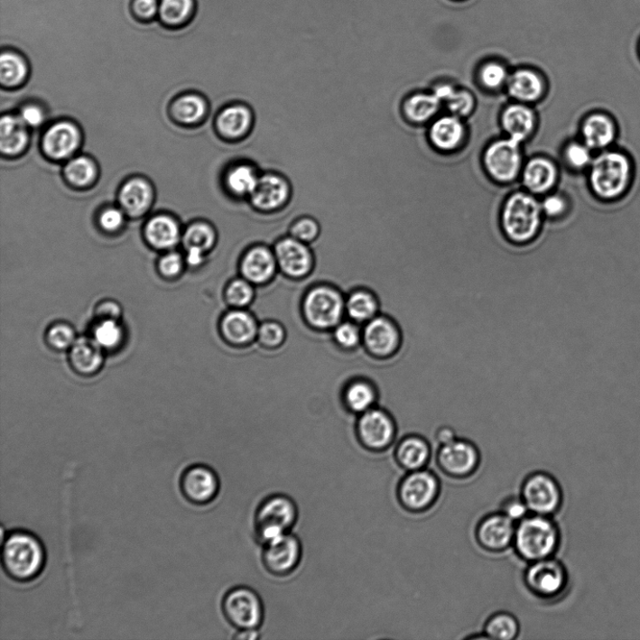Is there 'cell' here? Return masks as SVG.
<instances>
[{
	"mask_svg": "<svg viewBox=\"0 0 640 640\" xmlns=\"http://www.w3.org/2000/svg\"><path fill=\"white\" fill-rule=\"evenodd\" d=\"M2 564L12 580L19 583L35 580L46 564V551L42 540L27 530L10 531L2 547Z\"/></svg>",
	"mask_w": 640,
	"mask_h": 640,
	"instance_id": "obj_1",
	"label": "cell"
},
{
	"mask_svg": "<svg viewBox=\"0 0 640 640\" xmlns=\"http://www.w3.org/2000/svg\"><path fill=\"white\" fill-rule=\"evenodd\" d=\"M561 532L551 516L529 514L516 524L513 547L528 563L554 557Z\"/></svg>",
	"mask_w": 640,
	"mask_h": 640,
	"instance_id": "obj_2",
	"label": "cell"
},
{
	"mask_svg": "<svg viewBox=\"0 0 640 640\" xmlns=\"http://www.w3.org/2000/svg\"><path fill=\"white\" fill-rule=\"evenodd\" d=\"M543 208L534 197L526 192H516L509 197L502 213V229L505 237L516 247L531 244L537 237Z\"/></svg>",
	"mask_w": 640,
	"mask_h": 640,
	"instance_id": "obj_3",
	"label": "cell"
},
{
	"mask_svg": "<svg viewBox=\"0 0 640 640\" xmlns=\"http://www.w3.org/2000/svg\"><path fill=\"white\" fill-rule=\"evenodd\" d=\"M299 521L297 504L288 496L276 494L264 498L255 514V535L262 547L292 533Z\"/></svg>",
	"mask_w": 640,
	"mask_h": 640,
	"instance_id": "obj_4",
	"label": "cell"
},
{
	"mask_svg": "<svg viewBox=\"0 0 640 640\" xmlns=\"http://www.w3.org/2000/svg\"><path fill=\"white\" fill-rule=\"evenodd\" d=\"M631 177L630 160L620 152L607 151L590 164L589 184L602 199H618L628 188Z\"/></svg>",
	"mask_w": 640,
	"mask_h": 640,
	"instance_id": "obj_5",
	"label": "cell"
},
{
	"mask_svg": "<svg viewBox=\"0 0 640 640\" xmlns=\"http://www.w3.org/2000/svg\"><path fill=\"white\" fill-rule=\"evenodd\" d=\"M301 311L305 322L319 331L334 329L346 314V299L338 288L327 284L311 287L304 295Z\"/></svg>",
	"mask_w": 640,
	"mask_h": 640,
	"instance_id": "obj_6",
	"label": "cell"
},
{
	"mask_svg": "<svg viewBox=\"0 0 640 640\" xmlns=\"http://www.w3.org/2000/svg\"><path fill=\"white\" fill-rule=\"evenodd\" d=\"M398 432L395 417L381 406L361 413L355 426L359 445L373 453L386 451L396 441Z\"/></svg>",
	"mask_w": 640,
	"mask_h": 640,
	"instance_id": "obj_7",
	"label": "cell"
},
{
	"mask_svg": "<svg viewBox=\"0 0 640 640\" xmlns=\"http://www.w3.org/2000/svg\"><path fill=\"white\" fill-rule=\"evenodd\" d=\"M221 611L237 630H259L264 620L263 600L254 589L247 586L230 589L221 601Z\"/></svg>",
	"mask_w": 640,
	"mask_h": 640,
	"instance_id": "obj_8",
	"label": "cell"
},
{
	"mask_svg": "<svg viewBox=\"0 0 640 640\" xmlns=\"http://www.w3.org/2000/svg\"><path fill=\"white\" fill-rule=\"evenodd\" d=\"M365 348L374 357L389 359L396 357L403 344V333L395 319L378 314L366 323L362 331Z\"/></svg>",
	"mask_w": 640,
	"mask_h": 640,
	"instance_id": "obj_9",
	"label": "cell"
},
{
	"mask_svg": "<svg viewBox=\"0 0 640 640\" xmlns=\"http://www.w3.org/2000/svg\"><path fill=\"white\" fill-rule=\"evenodd\" d=\"M441 484L434 473L426 469L408 472L400 481L397 497L409 512L421 513L430 509L440 496Z\"/></svg>",
	"mask_w": 640,
	"mask_h": 640,
	"instance_id": "obj_10",
	"label": "cell"
},
{
	"mask_svg": "<svg viewBox=\"0 0 640 640\" xmlns=\"http://www.w3.org/2000/svg\"><path fill=\"white\" fill-rule=\"evenodd\" d=\"M524 582L534 597L551 600L563 594L569 584V574L564 565L552 557L530 562Z\"/></svg>",
	"mask_w": 640,
	"mask_h": 640,
	"instance_id": "obj_11",
	"label": "cell"
},
{
	"mask_svg": "<svg viewBox=\"0 0 640 640\" xmlns=\"http://www.w3.org/2000/svg\"><path fill=\"white\" fill-rule=\"evenodd\" d=\"M521 497L531 514L548 516L560 510L563 500L560 484L544 472H536L525 478Z\"/></svg>",
	"mask_w": 640,
	"mask_h": 640,
	"instance_id": "obj_12",
	"label": "cell"
},
{
	"mask_svg": "<svg viewBox=\"0 0 640 640\" xmlns=\"http://www.w3.org/2000/svg\"><path fill=\"white\" fill-rule=\"evenodd\" d=\"M436 459L442 473L454 478H466L477 471L480 453L471 440L458 437L449 444L440 446Z\"/></svg>",
	"mask_w": 640,
	"mask_h": 640,
	"instance_id": "obj_13",
	"label": "cell"
},
{
	"mask_svg": "<svg viewBox=\"0 0 640 640\" xmlns=\"http://www.w3.org/2000/svg\"><path fill=\"white\" fill-rule=\"evenodd\" d=\"M262 562L264 570L273 576L283 578L299 569L303 547L301 539L289 533L283 537L262 547Z\"/></svg>",
	"mask_w": 640,
	"mask_h": 640,
	"instance_id": "obj_14",
	"label": "cell"
},
{
	"mask_svg": "<svg viewBox=\"0 0 640 640\" xmlns=\"http://www.w3.org/2000/svg\"><path fill=\"white\" fill-rule=\"evenodd\" d=\"M180 488L187 502L203 506L211 504L218 497L220 481L213 468L197 463L187 467L182 472Z\"/></svg>",
	"mask_w": 640,
	"mask_h": 640,
	"instance_id": "obj_15",
	"label": "cell"
},
{
	"mask_svg": "<svg viewBox=\"0 0 640 640\" xmlns=\"http://www.w3.org/2000/svg\"><path fill=\"white\" fill-rule=\"evenodd\" d=\"M520 144L508 138L488 145L484 154V164L492 179L506 183L518 177L523 164Z\"/></svg>",
	"mask_w": 640,
	"mask_h": 640,
	"instance_id": "obj_16",
	"label": "cell"
},
{
	"mask_svg": "<svg viewBox=\"0 0 640 640\" xmlns=\"http://www.w3.org/2000/svg\"><path fill=\"white\" fill-rule=\"evenodd\" d=\"M292 194V184L284 175L275 171H265L262 172L248 201L255 210L269 214L284 209Z\"/></svg>",
	"mask_w": 640,
	"mask_h": 640,
	"instance_id": "obj_17",
	"label": "cell"
},
{
	"mask_svg": "<svg viewBox=\"0 0 640 640\" xmlns=\"http://www.w3.org/2000/svg\"><path fill=\"white\" fill-rule=\"evenodd\" d=\"M274 251L280 272L290 280L305 279L314 268L315 257L310 245L291 236L279 239Z\"/></svg>",
	"mask_w": 640,
	"mask_h": 640,
	"instance_id": "obj_18",
	"label": "cell"
},
{
	"mask_svg": "<svg viewBox=\"0 0 640 640\" xmlns=\"http://www.w3.org/2000/svg\"><path fill=\"white\" fill-rule=\"evenodd\" d=\"M516 524L501 511L484 516L476 530V537L482 549L501 552L513 546Z\"/></svg>",
	"mask_w": 640,
	"mask_h": 640,
	"instance_id": "obj_19",
	"label": "cell"
},
{
	"mask_svg": "<svg viewBox=\"0 0 640 640\" xmlns=\"http://www.w3.org/2000/svg\"><path fill=\"white\" fill-rule=\"evenodd\" d=\"M278 263L274 250L265 245H255L240 258L239 272L245 280L261 287L278 275Z\"/></svg>",
	"mask_w": 640,
	"mask_h": 640,
	"instance_id": "obj_20",
	"label": "cell"
},
{
	"mask_svg": "<svg viewBox=\"0 0 640 640\" xmlns=\"http://www.w3.org/2000/svg\"><path fill=\"white\" fill-rule=\"evenodd\" d=\"M259 325L246 309H232L220 319L219 333L229 346L247 348L257 339Z\"/></svg>",
	"mask_w": 640,
	"mask_h": 640,
	"instance_id": "obj_21",
	"label": "cell"
},
{
	"mask_svg": "<svg viewBox=\"0 0 640 640\" xmlns=\"http://www.w3.org/2000/svg\"><path fill=\"white\" fill-rule=\"evenodd\" d=\"M255 123V115L249 106L233 103L220 110L216 117L215 125L221 137L238 142L250 134Z\"/></svg>",
	"mask_w": 640,
	"mask_h": 640,
	"instance_id": "obj_22",
	"label": "cell"
},
{
	"mask_svg": "<svg viewBox=\"0 0 640 640\" xmlns=\"http://www.w3.org/2000/svg\"><path fill=\"white\" fill-rule=\"evenodd\" d=\"M431 457V446L428 438L421 433L411 432L398 441L394 458L403 470L413 472L425 469Z\"/></svg>",
	"mask_w": 640,
	"mask_h": 640,
	"instance_id": "obj_23",
	"label": "cell"
},
{
	"mask_svg": "<svg viewBox=\"0 0 640 640\" xmlns=\"http://www.w3.org/2000/svg\"><path fill=\"white\" fill-rule=\"evenodd\" d=\"M79 143L77 127L69 122H59L45 133L42 145L49 157L62 160L75 153Z\"/></svg>",
	"mask_w": 640,
	"mask_h": 640,
	"instance_id": "obj_24",
	"label": "cell"
},
{
	"mask_svg": "<svg viewBox=\"0 0 640 640\" xmlns=\"http://www.w3.org/2000/svg\"><path fill=\"white\" fill-rule=\"evenodd\" d=\"M258 167L248 161L232 163L225 174L227 192L236 199H249L261 176Z\"/></svg>",
	"mask_w": 640,
	"mask_h": 640,
	"instance_id": "obj_25",
	"label": "cell"
},
{
	"mask_svg": "<svg viewBox=\"0 0 640 640\" xmlns=\"http://www.w3.org/2000/svg\"><path fill=\"white\" fill-rule=\"evenodd\" d=\"M103 350L93 338L78 339L70 349V362L72 368L85 376L97 374L104 364Z\"/></svg>",
	"mask_w": 640,
	"mask_h": 640,
	"instance_id": "obj_26",
	"label": "cell"
},
{
	"mask_svg": "<svg viewBox=\"0 0 640 640\" xmlns=\"http://www.w3.org/2000/svg\"><path fill=\"white\" fill-rule=\"evenodd\" d=\"M584 144L592 151H602L617 138V129L607 115L596 113L589 116L582 125Z\"/></svg>",
	"mask_w": 640,
	"mask_h": 640,
	"instance_id": "obj_27",
	"label": "cell"
},
{
	"mask_svg": "<svg viewBox=\"0 0 640 640\" xmlns=\"http://www.w3.org/2000/svg\"><path fill=\"white\" fill-rule=\"evenodd\" d=\"M343 402L351 413L360 415L376 407L379 402V389L372 380L355 378L343 389Z\"/></svg>",
	"mask_w": 640,
	"mask_h": 640,
	"instance_id": "obj_28",
	"label": "cell"
},
{
	"mask_svg": "<svg viewBox=\"0 0 640 640\" xmlns=\"http://www.w3.org/2000/svg\"><path fill=\"white\" fill-rule=\"evenodd\" d=\"M558 171L555 164L546 158H534L524 169L525 187L533 193L549 191L557 182Z\"/></svg>",
	"mask_w": 640,
	"mask_h": 640,
	"instance_id": "obj_29",
	"label": "cell"
},
{
	"mask_svg": "<svg viewBox=\"0 0 640 640\" xmlns=\"http://www.w3.org/2000/svg\"><path fill=\"white\" fill-rule=\"evenodd\" d=\"M465 134L462 122L457 116H446L437 119L431 130L430 139L440 151L451 152L459 145Z\"/></svg>",
	"mask_w": 640,
	"mask_h": 640,
	"instance_id": "obj_30",
	"label": "cell"
},
{
	"mask_svg": "<svg viewBox=\"0 0 640 640\" xmlns=\"http://www.w3.org/2000/svg\"><path fill=\"white\" fill-rule=\"evenodd\" d=\"M502 125L509 138L522 143L533 132L535 116L531 108L524 105L506 107L502 115Z\"/></svg>",
	"mask_w": 640,
	"mask_h": 640,
	"instance_id": "obj_31",
	"label": "cell"
},
{
	"mask_svg": "<svg viewBox=\"0 0 640 640\" xmlns=\"http://www.w3.org/2000/svg\"><path fill=\"white\" fill-rule=\"evenodd\" d=\"M509 95L516 101L533 103L541 97L544 92V83L535 72L530 70H520L509 77L507 84Z\"/></svg>",
	"mask_w": 640,
	"mask_h": 640,
	"instance_id": "obj_32",
	"label": "cell"
},
{
	"mask_svg": "<svg viewBox=\"0 0 640 640\" xmlns=\"http://www.w3.org/2000/svg\"><path fill=\"white\" fill-rule=\"evenodd\" d=\"M381 302L372 291L357 289L346 299V312L351 321L360 325L371 321L379 314Z\"/></svg>",
	"mask_w": 640,
	"mask_h": 640,
	"instance_id": "obj_33",
	"label": "cell"
},
{
	"mask_svg": "<svg viewBox=\"0 0 640 640\" xmlns=\"http://www.w3.org/2000/svg\"><path fill=\"white\" fill-rule=\"evenodd\" d=\"M145 237L153 248L168 250L175 247L181 237L180 227L173 218L159 216L146 225Z\"/></svg>",
	"mask_w": 640,
	"mask_h": 640,
	"instance_id": "obj_34",
	"label": "cell"
},
{
	"mask_svg": "<svg viewBox=\"0 0 640 640\" xmlns=\"http://www.w3.org/2000/svg\"><path fill=\"white\" fill-rule=\"evenodd\" d=\"M29 141L27 125L20 116H5L0 121V149L5 154L14 155L26 147Z\"/></svg>",
	"mask_w": 640,
	"mask_h": 640,
	"instance_id": "obj_35",
	"label": "cell"
},
{
	"mask_svg": "<svg viewBox=\"0 0 640 640\" xmlns=\"http://www.w3.org/2000/svg\"><path fill=\"white\" fill-rule=\"evenodd\" d=\"M119 201L127 213L140 216L151 207L153 190L149 183L142 180H133L121 189Z\"/></svg>",
	"mask_w": 640,
	"mask_h": 640,
	"instance_id": "obj_36",
	"label": "cell"
},
{
	"mask_svg": "<svg viewBox=\"0 0 640 640\" xmlns=\"http://www.w3.org/2000/svg\"><path fill=\"white\" fill-rule=\"evenodd\" d=\"M441 103L433 94H414L403 104V113L408 120L414 123H424L432 118L439 111Z\"/></svg>",
	"mask_w": 640,
	"mask_h": 640,
	"instance_id": "obj_37",
	"label": "cell"
},
{
	"mask_svg": "<svg viewBox=\"0 0 640 640\" xmlns=\"http://www.w3.org/2000/svg\"><path fill=\"white\" fill-rule=\"evenodd\" d=\"M28 63L23 55L16 51H2L0 56V81L4 86H16L28 75Z\"/></svg>",
	"mask_w": 640,
	"mask_h": 640,
	"instance_id": "obj_38",
	"label": "cell"
},
{
	"mask_svg": "<svg viewBox=\"0 0 640 640\" xmlns=\"http://www.w3.org/2000/svg\"><path fill=\"white\" fill-rule=\"evenodd\" d=\"M194 10V0H160L158 17L168 27H181L191 18Z\"/></svg>",
	"mask_w": 640,
	"mask_h": 640,
	"instance_id": "obj_39",
	"label": "cell"
},
{
	"mask_svg": "<svg viewBox=\"0 0 640 640\" xmlns=\"http://www.w3.org/2000/svg\"><path fill=\"white\" fill-rule=\"evenodd\" d=\"M520 633L518 620L508 612H498L490 617L485 624L484 634L488 639L512 640Z\"/></svg>",
	"mask_w": 640,
	"mask_h": 640,
	"instance_id": "obj_40",
	"label": "cell"
},
{
	"mask_svg": "<svg viewBox=\"0 0 640 640\" xmlns=\"http://www.w3.org/2000/svg\"><path fill=\"white\" fill-rule=\"evenodd\" d=\"M208 111L204 98L197 95L183 96L175 103L173 113L177 119L186 125L201 121Z\"/></svg>",
	"mask_w": 640,
	"mask_h": 640,
	"instance_id": "obj_41",
	"label": "cell"
},
{
	"mask_svg": "<svg viewBox=\"0 0 640 640\" xmlns=\"http://www.w3.org/2000/svg\"><path fill=\"white\" fill-rule=\"evenodd\" d=\"M216 241V231L207 223L193 224L183 236V244L186 251L196 249L207 254L214 247Z\"/></svg>",
	"mask_w": 640,
	"mask_h": 640,
	"instance_id": "obj_42",
	"label": "cell"
},
{
	"mask_svg": "<svg viewBox=\"0 0 640 640\" xmlns=\"http://www.w3.org/2000/svg\"><path fill=\"white\" fill-rule=\"evenodd\" d=\"M255 288L247 280L237 278L225 288V300L232 309L248 308L255 301Z\"/></svg>",
	"mask_w": 640,
	"mask_h": 640,
	"instance_id": "obj_43",
	"label": "cell"
},
{
	"mask_svg": "<svg viewBox=\"0 0 640 640\" xmlns=\"http://www.w3.org/2000/svg\"><path fill=\"white\" fill-rule=\"evenodd\" d=\"M125 331L116 320L105 319L100 320L93 331L94 340L103 349L112 350L119 347Z\"/></svg>",
	"mask_w": 640,
	"mask_h": 640,
	"instance_id": "obj_44",
	"label": "cell"
},
{
	"mask_svg": "<svg viewBox=\"0 0 640 640\" xmlns=\"http://www.w3.org/2000/svg\"><path fill=\"white\" fill-rule=\"evenodd\" d=\"M67 180L73 185L84 187L88 185L96 176L94 163L86 157L71 160L64 170Z\"/></svg>",
	"mask_w": 640,
	"mask_h": 640,
	"instance_id": "obj_45",
	"label": "cell"
},
{
	"mask_svg": "<svg viewBox=\"0 0 640 640\" xmlns=\"http://www.w3.org/2000/svg\"><path fill=\"white\" fill-rule=\"evenodd\" d=\"M285 326L274 321H264L259 325L256 341L268 350L282 348L287 339Z\"/></svg>",
	"mask_w": 640,
	"mask_h": 640,
	"instance_id": "obj_46",
	"label": "cell"
},
{
	"mask_svg": "<svg viewBox=\"0 0 640 640\" xmlns=\"http://www.w3.org/2000/svg\"><path fill=\"white\" fill-rule=\"evenodd\" d=\"M322 227L312 216H302L292 221L289 236L306 244H312L322 234Z\"/></svg>",
	"mask_w": 640,
	"mask_h": 640,
	"instance_id": "obj_47",
	"label": "cell"
},
{
	"mask_svg": "<svg viewBox=\"0 0 640 640\" xmlns=\"http://www.w3.org/2000/svg\"><path fill=\"white\" fill-rule=\"evenodd\" d=\"M332 338L338 348L351 351L359 348L362 331L358 324L353 321L341 322L334 329Z\"/></svg>",
	"mask_w": 640,
	"mask_h": 640,
	"instance_id": "obj_48",
	"label": "cell"
},
{
	"mask_svg": "<svg viewBox=\"0 0 640 640\" xmlns=\"http://www.w3.org/2000/svg\"><path fill=\"white\" fill-rule=\"evenodd\" d=\"M77 339L75 329L65 323L54 324L46 333L49 346L59 351L70 350Z\"/></svg>",
	"mask_w": 640,
	"mask_h": 640,
	"instance_id": "obj_49",
	"label": "cell"
},
{
	"mask_svg": "<svg viewBox=\"0 0 640 640\" xmlns=\"http://www.w3.org/2000/svg\"><path fill=\"white\" fill-rule=\"evenodd\" d=\"M452 115L465 116L470 115L475 107L474 96L467 90L454 88L444 102Z\"/></svg>",
	"mask_w": 640,
	"mask_h": 640,
	"instance_id": "obj_50",
	"label": "cell"
},
{
	"mask_svg": "<svg viewBox=\"0 0 640 640\" xmlns=\"http://www.w3.org/2000/svg\"><path fill=\"white\" fill-rule=\"evenodd\" d=\"M508 79L506 69L497 63L487 64L480 72L483 86L489 89H497L506 85Z\"/></svg>",
	"mask_w": 640,
	"mask_h": 640,
	"instance_id": "obj_51",
	"label": "cell"
},
{
	"mask_svg": "<svg viewBox=\"0 0 640 640\" xmlns=\"http://www.w3.org/2000/svg\"><path fill=\"white\" fill-rule=\"evenodd\" d=\"M565 159L570 166L577 169L585 168L593 162L592 150L584 143H572L566 146Z\"/></svg>",
	"mask_w": 640,
	"mask_h": 640,
	"instance_id": "obj_52",
	"label": "cell"
},
{
	"mask_svg": "<svg viewBox=\"0 0 640 640\" xmlns=\"http://www.w3.org/2000/svg\"><path fill=\"white\" fill-rule=\"evenodd\" d=\"M184 267L182 257L175 253H171L164 255L158 264L160 274L165 279H176L179 277Z\"/></svg>",
	"mask_w": 640,
	"mask_h": 640,
	"instance_id": "obj_53",
	"label": "cell"
},
{
	"mask_svg": "<svg viewBox=\"0 0 640 640\" xmlns=\"http://www.w3.org/2000/svg\"><path fill=\"white\" fill-rule=\"evenodd\" d=\"M501 512L515 524L531 514L521 496L506 498L501 506Z\"/></svg>",
	"mask_w": 640,
	"mask_h": 640,
	"instance_id": "obj_54",
	"label": "cell"
},
{
	"mask_svg": "<svg viewBox=\"0 0 640 640\" xmlns=\"http://www.w3.org/2000/svg\"><path fill=\"white\" fill-rule=\"evenodd\" d=\"M132 8L139 20L150 21L159 15L160 0H134Z\"/></svg>",
	"mask_w": 640,
	"mask_h": 640,
	"instance_id": "obj_55",
	"label": "cell"
},
{
	"mask_svg": "<svg viewBox=\"0 0 640 640\" xmlns=\"http://www.w3.org/2000/svg\"><path fill=\"white\" fill-rule=\"evenodd\" d=\"M125 223V215L117 209H108L101 214L100 225L107 232L118 230Z\"/></svg>",
	"mask_w": 640,
	"mask_h": 640,
	"instance_id": "obj_56",
	"label": "cell"
},
{
	"mask_svg": "<svg viewBox=\"0 0 640 640\" xmlns=\"http://www.w3.org/2000/svg\"><path fill=\"white\" fill-rule=\"evenodd\" d=\"M20 118L29 127H39L44 121L43 111L36 106H28L21 111Z\"/></svg>",
	"mask_w": 640,
	"mask_h": 640,
	"instance_id": "obj_57",
	"label": "cell"
},
{
	"mask_svg": "<svg viewBox=\"0 0 640 640\" xmlns=\"http://www.w3.org/2000/svg\"><path fill=\"white\" fill-rule=\"evenodd\" d=\"M541 208H543V213L548 216L558 217L564 212L566 203L560 195H550L541 204Z\"/></svg>",
	"mask_w": 640,
	"mask_h": 640,
	"instance_id": "obj_58",
	"label": "cell"
},
{
	"mask_svg": "<svg viewBox=\"0 0 640 640\" xmlns=\"http://www.w3.org/2000/svg\"><path fill=\"white\" fill-rule=\"evenodd\" d=\"M95 312L100 320L111 319L118 321L121 316V308L116 302L107 301L98 304Z\"/></svg>",
	"mask_w": 640,
	"mask_h": 640,
	"instance_id": "obj_59",
	"label": "cell"
},
{
	"mask_svg": "<svg viewBox=\"0 0 640 640\" xmlns=\"http://www.w3.org/2000/svg\"><path fill=\"white\" fill-rule=\"evenodd\" d=\"M459 437L457 431L450 425H441L434 431V439L438 446H444Z\"/></svg>",
	"mask_w": 640,
	"mask_h": 640,
	"instance_id": "obj_60",
	"label": "cell"
},
{
	"mask_svg": "<svg viewBox=\"0 0 640 640\" xmlns=\"http://www.w3.org/2000/svg\"><path fill=\"white\" fill-rule=\"evenodd\" d=\"M206 258V253L200 251V250H196V249H190L187 250V263L190 266H199L203 264L204 261Z\"/></svg>",
	"mask_w": 640,
	"mask_h": 640,
	"instance_id": "obj_61",
	"label": "cell"
},
{
	"mask_svg": "<svg viewBox=\"0 0 640 640\" xmlns=\"http://www.w3.org/2000/svg\"><path fill=\"white\" fill-rule=\"evenodd\" d=\"M238 640H255L260 638L259 630H237L233 636Z\"/></svg>",
	"mask_w": 640,
	"mask_h": 640,
	"instance_id": "obj_62",
	"label": "cell"
},
{
	"mask_svg": "<svg viewBox=\"0 0 640 640\" xmlns=\"http://www.w3.org/2000/svg\"><path fill=\"white\" fill-rule=\"evenodd\" d=\"M639 49H640V47H639Z\"/></svg>",
	"mask_w": 640,
	"mask_h": 640,
	"instance_id": "obj_63",
	"label": "cell"
}]
</instances>
